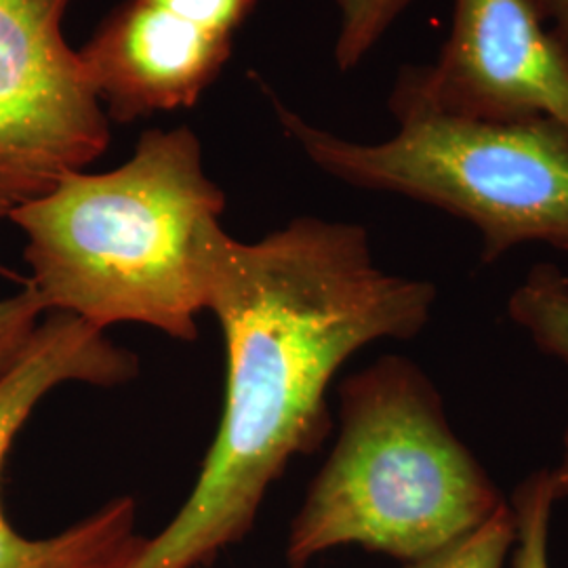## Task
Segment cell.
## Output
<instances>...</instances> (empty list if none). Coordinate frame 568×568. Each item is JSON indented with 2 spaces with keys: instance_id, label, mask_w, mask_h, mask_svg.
I'll list each match as a JSON object with an SVG mask.
<instances>
[{
  "instance_id": "12",
  "label": "cell",
  "mask_w": 568,
  "mask_h": 568,
  "mask_svg": "<svg viewBox=\"0 0 568 568\" xmlns=\"http://www.w3.org/2000/svg\"><path fill=\"white\" fill-rule=\"evenodd\" d=\"M516 525L509 504H504L480 527L469 530L447 548L403 568H504L514 548Z\"/></svg>"
},
{
  "instance_id": "1",
  "label": "cell",
  "mask_w": 568,
  "mask_h": 568,
  "mask_svg": "<svg viewBox=\"0 0 568 568\" xmlns=\"http://www.w3.org/2000/svg\"><path fill=\"white\" fill-rule=\"evenodd\" d=\"M199 265L224 335V410L187 499L129 568L209 567L241 544L286 466L325 443L342 366L415 339L438 302L436 284L375 262L365 225L312 215L255 243L209 225Z\"/></svg>"
},
{
  "instance_id": "13",
  "label": "cell",
  "mask_w": 568,
  "mask_h": 568,
  "mask_svg": "<svg viewBox=\"0 0 568 568\" xmlns=\"http://www.w3.org/2000/svg\"><path fill=\"white\" fill-rule=\"evenodd\" d=\"M47 314V307L32 286L0 297V379L20 365Z\"/></svg>"
},
{
  "instance_id": "14",
  "label": "cell",
  "mask_w": 568,
  "mask_h": 568,
  "mask_svg": "<svg viewBox=\"0 0 568 568\" xmlns=\"http://www.w3.org/2000/svg\"><path fill=\"white\" fill-rule=\"evenodd\" d=\"M532 4L568 55V0H532Z\"/></svg>"
},
{
  "instance_id": "6",
  "label": "cell",
  "mask_w": 568,
  "mask_h": 568,
  "mask_svg": "<svg viewBox=\"0 0 568 568\" xmlns=\"http://www.w3.org/2000/svg\"><path fill=\"white\" fill-rule=\"evenodd\" d=\"M389 102L483 122L548 119L568 131V55L532 0H453L436 60L405 65Z\"/></svg>"
},
{
  "instance_id": "2",
  "label": "cell",
  "mask_w": 568,
  "mask_h": 568,
  "mask_svg": "<svg viewBox=\"0 0 568 568\" xmlns=\"http://www.w3.org/2000/svg\"><path fill=\"white\" fill-rule=\"evenodd\" d=\"M224 211L201 140L182 124L145 131L126 163L70 173L9 220L26 236L28 286L47 312L192 344L204 312L201 241Z\"/></svg>"
},
{
  "instance_id": "3",
  "label": "cell",
  "mask_w": 568,
  "mask_h": 568,
  "mask_svg": "<svg viewBox=\"0 0 568 568\" xmlns=\"http://www.w3.org/2000/svg\"><path fill=\"white\" fill-rule=\"evenodd\" d=\"M504 504L426 371L387 354L339 386V436L291 523L286 565L305 568L345 546L415 562Z\"/></svg>"
},
{
  "instance_id": "7",
  "label": "cell",
  "mask_w": 568,
  "mask_h": 568,
  "mask_svg": "<svg viewBox=\"0 0 568 568\" xmlns=\"http://www.w3.org/2000/svg\"><path fill=\"white\" fill-rule=\"evenodd\" d=\"M138 373V356L105 331L49 312L20 365L0 379V478L16 438L51 392L65 384L122 386ZM135 525V499L122 495L51 537L30 539L11 527L0 501V568H129L148 544Z\"/></svg>"
},
{
  "instance_id": "4",
  "label": "cell",
  "mask_w": 568,
  "mask_h": 568,
  "mask_svg": "<svg viewBox=\"0 0 568 568\" xmlns=\"http://www.w3.org/2000/svg\"><path fill=\"white\" fill-rule=\"evenodd\" d=\"M272 105L284 135L328 178L466 222L485 264L525 244L568 253V131L554 121H466L387 102L396 133L365 143L326 131L278 98Z\"/></svg>"
},
{
  "instance_id": "9",
  "label": "cell",
  "mask_w": 568,
  "mask_h": 568,
  "mask_svg": "<svg viewBox=\"0 0 568 568\" xmlns=\"http://www.w3.org/2000/svg\"><path fill=\"white\" fill-rule=\"evenodd\" d=\"M511 323L549 358L568 365V276L556 264L528 270L508 300ZM556 501L568 499V422L562 434V457L549 469Z\"/></svg>"
},
{
  "instance_id": "11",
  "label": "cell",
  "mask_w": 568,
  "mask_h": 568,
  "mask_svg": "<svg viewBox=\"0 0 568 568\" xmlns=\"http://www.w3.org/2000/svg\"><path fill=\"white\" fill-rule=\"evenodd\" d=\"M413 2L415 0H335L339 11V30L333 49L337 70H356Z\"/></svg>"
},
{
  "instance_id": "8",
  "label": "cell",
  "mask_w": 568,
  "mask_h": 568,
  "mask_svg": "<svg viewBox=\"0 0 568 568\" xmlns=\"http://www.w3.org/2000/svg\"><path fill=\"white\" fill-rule=\"evenodd\" d=\"M257 0H122L79 49L112 122L196 105Z\"/></svg>"
},
{
  "instance_id": "5",
  "label": "cell",
  "mask_w": 568,
  "mask_h": 568,
  "mask_svg": "<svg viewBox=\"0 0 568 568\" xmlns=\"http://www.w3.org/2000/svg\"><path fill=\"white\" fill-rule=\"evenodd\" d=\"M72 0H0V220L102 159L112 133L81 53Z\"/></svg>"
},
{
  "instance_id": "10",
  "label": "cell",
  "mask_w": 568,
  "mask_h": 568,
  "mask_svg": "<svg viewBox=\"0 0 568 568\" xmlns=\"http://www.w3.org/2000/svg\"><path fill=\"white\" fill-rule=\"evenodd\" d=\"M556 504L549 469L528 474L514 490L509 501L516 525L511 568H549V530Z\"/></svg>"
}]
</instances>
